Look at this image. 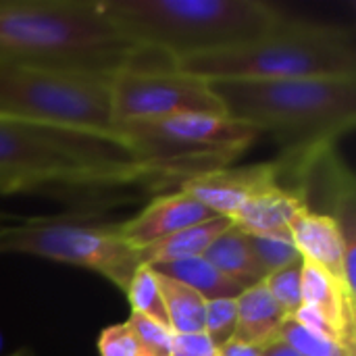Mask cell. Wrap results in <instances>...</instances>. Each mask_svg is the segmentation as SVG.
I'll list each match as a JSON object with an SVG mask.
<instances>
[{"label": "cell", "instance_id": "6da1fadb", "mask_svg": "<svg viewBox=\"0 0 356 356\" xmlns=\"http://www.w3.org/2000/svg\"><path fill=\"white\" fill-rule=\"evenodd\" d=\"M227 117L269 134L282 161L334 148L356 123V77L209 81Z\"/></svg>", "mask_w": 356, "mask_h": 356}, {"label": "cell", "instance_id": "7a4b0ae2", "mask_svg": "<svg viewBox=\"0 0 356 356\" xmlns=\"http://www.w3.org/2000/svg\"><path fill=\"white\" fill-rule=\"evenodd\" d=\"M127 184L150 175L117 136L0 119V194Z\"/></svg>", "mask_w": 356, "mask_h": 356}, {"label": "cell", "instance_id": "3957f363", "mask_svg": "<svg viewBox=\"0 0 356 356\" xmlns=\"http://www.w3.org/2000/svg\"><path fill=\"white\" fill-rule=\"evenodd\" d=\"M144 54L98 0H0V63L115 73Z\"/></svg>", "mask_w": 356, "mask_h": 356}, {"label": "cell", "instance_id": "277c9868", "mask_svg": "<svg viewBox=\"0 0 356 356\" xmlns=\"http://www.w3.org/2000/svg\"><path fill=\"white\" fill-rule=\"evenodd\" d=\"M134 46L167 60L259 40L288 17L265 0H98Z\"/></svg>", "mask_w": 356, "mask_h": 356}, {"label": "cell", "instance_id": "5b68a950", "mask_svg": "<svg viewBox=\"0 0 356 356\" xmlns=\"http://www.w3.org/2000/svg\"><path fill=\"white\" fill-rule=\"evenodd\" d=\"M173 67L204 81L356 77L355 35L338 25L286 19L259 40L184 56Z\"/></svg>", "mask_w": 356, "mask_h": 356}, {"label": "cell", "instance_id": "8992f818", "mask_svg": "<svg viewBox=\"0 0 356 356\" xmlns=\"http://www.w3.org/2000/svg\"><path fill=\"white\" fill-rule=\"evenodd\" d=\"M113 136L127 144L150 175V186L181 184L207 171L229 167L261 136L227 115H175L115 123Z\"/></svg>", "mask_w": 356, "mask_h": 356}, {"label": "cell", "instance_id": "52a82bcc", "mask_svg": "<svg viewBox=\"0 0 356 356\" xmlns=\"http://www.w3.org/2000/svg\"><path fill=\"white\" fill-rule=\"evenodd\" d=\"M113 73L0 63V119L113 136Z\"/></svg>", "mask_w": 356, "mask_h": 356}, {"label": "cell", "instance_id": "ba28073f", "mask_svg": "<svg viewBox=\"0 0 356 356\" xmlns=\"http://www.w3.org/2000/svg\"><path fill=\"white\" fill-rule=\"evenodd\" d=\"M0 254H31L90 269L121 292L142 267L140 252L127 246L117 223L88 221L73 215L17 219L0 227Z\"/></svg>", "mask_w": 356, "mask_h": 356}, {"label": "cell", "instance_id": "9c48e42d", "mask_svg": "<svg viewBox=\"0 0 356 356\" xmlns=\"http://www.w3.org/2000/svg\"><path fill=\"white\" fill-rule=\"evenodd\" d=\"M113 121H150L175 115H225L209 81L173 65L150 67L140 60L117 69L111 77Z\"/></svg>", "mask_w": 356, "mask_h": 356}, {"label": "cell", "instance_id": "30bf717a", "mask_svg": "<svg viewBox=\"0 0 356 356\" xmlns=\"http://www.w3.org/2000/svg\"><path fill=\"white\" fill-rule=\"evenodd\" d=\"M275 184H280V165L277 161H269L207 171L181 181L179 190L204 204L211 213L232 221L250 196Z\"/></svg>", "mask_w": 356, "mask_h": 356}, {"label": "cell", "instance_id": "8fae6325", "mask_svg": "<svg viewBox=\"0 0 356 356\" xmlns=\"http://www.w3.org/2000/svg\"><path fill=\"white\" fill-rule=\"evenodd\" d=\"M305 261L325 269L350 298H356L355 250L348 246L338 221L325 213L302 209L288 225Z\"/></svg>", "mask_w": 356, "mask_h": 356}, {"label": "cell", "instance_id": "7c38bea8", "mask_svg": "<svg viewBox=\"0 0 356 356\" xmlns=\"http://www.w3.org/2000/svg\"><path fill=\"white\" fill-rule=\"evenodd\" d=\"M219 217L204 204L177 190L173 194L156 196L136 217L117 223L119 238L134 250H144L186 227Z\"/></svg>", "mask_w": 356, "mask_h": 356}, {"label": "cell", "instance_id": "4fadbf2b", "mask_svg": "<svg viewBox=\"0 0 356 356\" xmlns=\"http://www.w3.org/2000/svg\"><path fill=\"white\" fill-rule=\"evenodd\" d=\"M300 298L302 305L321 311L355 346V298L321 267L302 259L300 269Z\"/></svg>", "mask_w": 356, "mask_h": 356}, {"label": "cell", "instance_id": "5bb4252c", "mask_svg": "<svg viewBox=\"0 0 356 356\" xmlns=\"http://www.w3.org/2000/svg\"><path fill=\"white\" fill-rule=\"evenodd\" d=\"M236 305H238V323H236L234 340L254 348H263L271 340H275L284 321L288 319L286 311L271 296L265 282L246 288L236 298Z\"/></svg>", "mask_w": 356, "mask_h": 356}, {"label": "cell", "instance_id": "9a60e30c", "mask_svg": "<svg viewBox=\"0 0 356 356\" xmlns=\"http://www.w3.org/2000/svg\"><path fill=\"white\" fill-rule=\"evenodd\" d=\"M309 209L307 202L282 184L269 186L250 196L232 223L244 234H267L275 229H288L292 219Z\"/></svg>", "mask_w": 356, "mask_h": 356}, {"label": "cell", "instance_id": "2e32d148", "mask_svg": "<svg viewBox=\"0 0 356 356\" xmlns=\"http://www.w3.org/2000/svg\"><path fill=\"white\" fill-rule=\"evenodd\" d=\"M232 225L225 217H213L209 221L196 223L192 227H186L144 250H140V261L146 267H159L184 259L204 257L207 248Z\"/></svg>", "mask_w": 356, "mask_h": 356}, {"label": "cell", "instance_id": "e0dca14e", "mask_svg": "<svg viewBox=\"0 0 356 356\" xmlns=\"http://www.w3.org/2000/svg\"><path fill=\"white\" fill-rule=\"evenodd\" d=\"M204 259L223 275L240 284L244 290L265 282L267 277V273L261 269L259 261L250 250L248 236L234 223L207 248Z\"/></svg>", "mask_w": 356, "mask_h": 356}, {"label": "cell", "instance_id": "ac0fdd59", "mask_svg": "<svg viewBox=\"0 0 356 356\" xmlns=\"http://www.w3.org/2000/svg\"><path fill=\"white\" fill-rule=\"evenodd\" d=\"M152 271L167 275L171 280H177L198 292L207 302L217 300V298H238L244 288L223 275L219 269H215L204 257H194V259H184L159 267H150Z\"/></svg>", "mask_w": 356, "mask_h": 356}, {"label": "cell", "instance_id": "d6986e66", "mask_svg": "<svg viewBox=\"0 0 356 356\" xmlns=\"http://www.w3.org/2000/svg\"><path fill=\"white\" fill-rule=\"evenodd\" d=\"M156 273V271H154ZM156 282L163 294L169 327L173 334H200L204 332L207 300L188 288L186 284L156 273Z\"/></svg>", "mask_w": 356, "mask_h": 356}, {"label": "cell", "instance_id": "ffe728a7", "mask_svg": "<svg viewBox=\"0 0 356 356\" xmlns=\"http://www.w3.org/2000/svg\"><path fill=\"white\" fill-rule=\"evenodd\" d=\"M246 236L254 259L259 261L261 269L267 275L302 261L290 229H275L267 234H246Z\"/></svg>", "mask_w": 356, "mask_h": 356}, {"label": "cell", "instance_id": "44dd1931", "mask_svg": "<svg viewBox=\"0 0 356 356\" xmlns=\"http://www.w3.org/2000/svg\"><path fill=\"white\" fill-rule=\"evenodd\" d=\"M125 294H127V300L131 305V313L144 315V317L169 327V317L165 311V302H163V294H161V288L156 282V273L150 267H146V265L138 267V271L134 273Z\"/></svg>", "mask_w": 356, "mask_h": 356}, {"label": "cell", "instance_id": "7402d4cb", "mask_svg": "<svg viewBox=\"0 0 356 356\" xmlns=\"http://www.w3.org/2000/svg\"><path fill=\"white\" fill-rule=\"evenodd\" d=\"M277 338L300 356H355V350L300 325L292 317L284 321Z\"/></svg>", "mask_w": 356, "mask_h": 356}, {"label": "cell", "instance_id": "603a6c76", "mask_svg": "<svg viewBox=\"0 0 356 356\" xmlns=\"http://www.w3.org/2000/svg\"><path fill=\"white\" fill-rule=\"evenodd\" d=\"M144 356H171L173 353V332L144 315L131 313L125 321Z\"/></svg>", "mask_w": 356, "mask_h": 356}, {"label": "cell", "instance_id": "cb8c5ba5", "mask_svg": "<svg viewBox=\"0 0 356 356\" xmlns=\"http://www.w3.org/2000/svg\"><path fill=\"white\" fill-rule=\"evenodd\" d=\"M238 323V305L236 298H217L207 302L204 313V334L215 344V348L225 346L234 340Z\"/></svg>", "mask_w": 356, "mask_h": 356}, {"label": "cell", "instance_id": "d4e9b609", "mask_svg": "<svg viewBox=\"0 0 356 356\" xmlns=\"http://www.w3.org/2000/svg\"><path fill=\"white\" fill-rule=\"evenodd\" d=\"M300 269H302V261H298V263H294L290 267H284V269H280L275 273H269L265 277L267 290L277 300V305L286 311L288 317H292L302 305V298H300Z\"/></svg>", "mask_w": 356, "mask_h": 356}, {"label": "cell", "instance_id": "484cf974", "mask_svg": "<svg viewBox=\"0 0 356 356\" xmlns=\"http://www.w3.org/2000/svg\"><path fill=\"white\" fill-rule=\"evenodd\" d=\"M96 346L100 356H144L127 323L104 327L98 336Z\"/></svg>", "mask_w": 356, "mask_h": 356}, {"label": "cell", "instance_id": "4316f807", "mask_svg": "<svg viewBox=\"0 0 356 356\" xmlns=\"http://www.w3.org/2000/svg\"><path fill=\"white\" fill-rule=\"evenodd\" d=\"M171 356H217L215 344L204 332L200 334H173Z\"/></svg>", "mask_w": 356, "mask_h": 356}, {"label": "cell", "instance_id": "83f0119b", "mask_svg": "<svg viewBox=\"0 0 356 356\" xmlns=\"http://www.w3.org/2000/svg\"><path fill=\"white\" fill-rule=\"evenodd\" d=\"M217 356H261V348H254V346L232 340L225 346L217 348Z\"/></svg>", "mask_w": 356, "mask_h": 356}, {"label": "cell", "instance_id": "f1b7e54d", "mask_svg": "<svg viewBox=\"0 0 356 356\" xmlns=\"http://www.w3.org/2000/svg\"><path fill=\"white\" fill-rule=\"evenodd\" d=\"M261 355L263 356H300V355H296L288 344H284L280 338H275V340H271L267 346H263V348H261Z\"/></svg>", "mask_w": 356, "mask_h": 356}, {"label": "cell", "instance_id": "f546056e", "mask_svg": "<svg viewBox=\"0 0 356 356\" xmlns=\"http://www.w3.org/2000/svg\"><path fill=\"white\" fill-rule=\"evenodd\" d=\"M17 219H19L17 215H10V213H6V211H2V209H0V227H4V225L13 223V221H17Z\"/></svg>", "mask_w": 356, "mask_h": 356}, {"label": "cell", "instance_id": "4dcf8cb0", "mask_svg": "<svg viewBox=\"0 0 356 356\" xmlns=\"http://www.w3.org/2000/svg\"><path fill=\"white\" fill-rule=\"evenodd\" d=\"M6 356H33V353L29 348H17L15 353H10V355Z\"/></svg>", "mask_w": 356, "mask_h": 356}, {"label": "cell", "instance_id": "1f68e13d", "mask_svg": "<svg viewBox=\"0 0 356 356\" xmlns=\"http://www.w3.org/2000/svg\"><path fill=\"white\" fill-rule=\"evenodd\" d=\"M0 350H2V336H0Z\"/></svg>", "mask_w": 356, "mask_h": 356}, {"label": "cell", "instance_id": "d6a6232c", "mask_svg": "<svg viewBox=\"0 0 356 356\" xmlns=\"http://www.w3.org/2000/svg\"><path fill=\"white\" fill-rule=\"evenodd\" d=\"M261 356H263V355H261Z\"/></svg>", "mask_w": 356, "mask_h": 356}]
</instances>
